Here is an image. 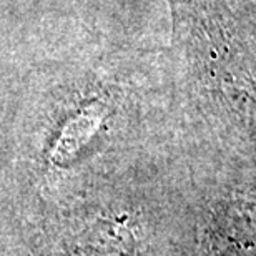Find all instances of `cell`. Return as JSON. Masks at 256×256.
Returning <instances> with one entry per match:
<instances>
[{
	"label": "cell",
	"mask_w": 256,
	"mask_h": 256,
	"mask_svg": "<svg viewBox=\"0 0 256 256\" xmlns=\"http://www.w3.org/2000/svg\"><path fill=\"white\" fill-rule=\"evenodd\" d=\"M106 105L102 100L90 102L74 116L65 122L58 138L50 152V162L54 165H65L88 143L106 116Z\"/></svg>",
	"instance_id": "cell-3"
},
{
	"label": "cell",
	"mask_w": 256,
	"mask_h": 256,
	"mask_svg": "<svg viewBox=\"0 0 256 256\" xmlns=\"http://www.w3.org/2000/svg\"><path fill=\"white\" fill-rule=\"evenodd\" d=\"M206 256H256V188H234L220 198L204 232Z\"/></svg>",
	"instance_id": "cell-2"
},
{
	"label": "cell",
	"mask_w": 256,
	"mask_h": 256,
	"mask_svg": "<svg viewBox=\"0 0 256 256\" xmlns=\"http://www.w3.org/2000/svg\"><path fill=\"white\" fill-rule=\"evenodd\" d=\"M188 52L208 98L232 124L256 125V44L226 7L204 0L192 10Z\"/></svg>",
	"instance_id": "cell-1"
}]
</instances>
